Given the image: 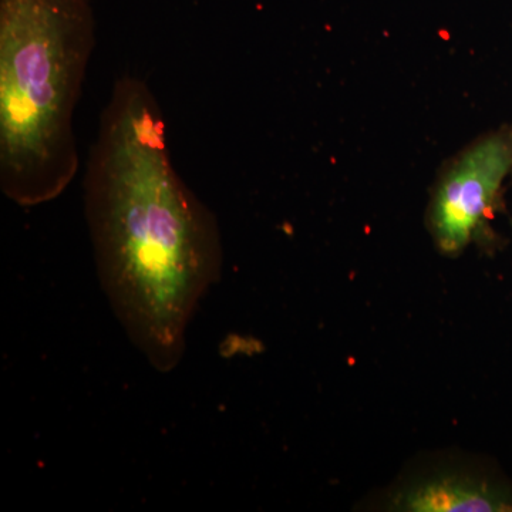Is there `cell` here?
<instances>
[{
	"mask_svg": "<svg viewBox=\"0 0 512 512\" xmlns=\"http://www.w3.org/2000/svg\"><path fill=\"white\" fill-rule=\"evenodd\" d=\"M367 512H512V476L464 448L424 450L355 505Z\"/></svg>",
	"mask_w": 512,
	"mask_h": 512,
	"instance_id": "277c9868",
	"label": "cell"
},
{
	"mask_svg": "<svg viewBox=\"0 0 512 512\" xmlns=\"http://www.w3.org/2000/svg\"><path fill=\"white\" fill-rule=\"evenodd\" d=\"M96 43L90 0H0V188L56 200L80 158L74 111Z\"/></svg>",
	"mask_w": 512,
	"mask_h": 512,
	"instance_id": "7a4b0ae2",
	"label": "cell"
},
{
	"mask_svg": "<svg viewBox=\"0 0 512 512\" xmlns=\"http://www.w3.org/2000/svg\"><path fill=\"white\" fill-rule=\"evenodd\" d=\"M84 208L111 308L151 365L170 372L220 278L222 242L214 214L175 171L163 111L138 77H120L101 113Z\"/></svg>",
	"mask_w": 512,
	"mask_h": 512,
	"instance_id": "6da1fadb",
	"label": "cell"
},
{
	"mask_svg": "<svg viewBox=\"0 0 512 512\" xmlns=\"http://www.w3.org/2000/svg\"><path fill=\"white\" fill-rule=\"evenodd\" d=\"M512 184V183H511Z\"/></svg>",
	"mask_w": 512,
	"mask_h": 512,
	"instance_id": "5b68a950",
	"label": "cell"
},
{
	"mask_svg": "<svg viewBox=\"0 0 512 512\" xmlns=\"http://www.w3.org/2000/svg\"><path fill=\"white\" fill-rule=\"evenodd\" d=\"M512 183V126L487 131L451 158L433 190L426 227L441 256L458 258L468 248L494 252L503 245L493 222Z\"/></svg>",
	"mask_w": 512,
	"mask_h": 512,
	"instance_id": "3957f363",
	"label": "cell"
}]
</instances>
